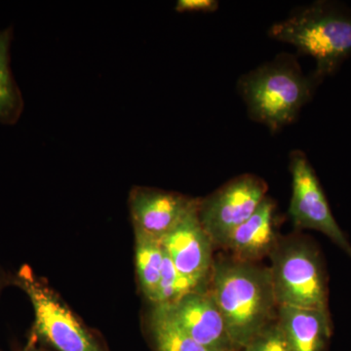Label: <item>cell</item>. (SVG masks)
Here are the masks:
<instances>
[{
    "label": "cell",
    "instance_id": "6da1fadb",
    "mask_svg": "<svg viewBox=\"0 0 351 351\" xmlns=\"http://www.w3.org/2000/svg\"><path fill=\"white\" fill-rule=\"evenodd\" d=\"M209 292L237 351L276 320L278 304L269 267L233 258L214 260Z\"/></svg>",
    "mask_w": 351,
    "mask_h": 351
},
{
    "label": "cell",
    "instance_id": "7a4b0ae2",
    "mask_svg": "<svg viewBox=\"0 0 351 351\" xmlns=\"http://www.w3.org/2000/svg\"><path fill=\"white\" fill-rule=\"evenodd\" d=\"M269 36L313 58V75L320 83L351 57V8L335 1L313 2L272 25Z\"/></svg>",
    "mask_w": 351,
    "mask_h": 351
},
{
    "label": "cell",
    "instance_id": "3957f363",
    "mask_svg": "<svg viewBox=\"0 0 351 351\" xmlns=\"http://www.w3.org/2000/svg\"><path fill=\"white\" fill-rule=\"evenodd\" d=\"M318 84L293 55L279 54L242 75L237 89L250 119L276 133L295 121Z\"/></svg>",
    "mask_w": 351,
    "mask_h": 351
},
{
    "label": "cell",
    "instance_id": "277c9868",
    "mask_svg": "<svg viewBox=\"0 0 351 351\" xmlns=\"http://www.w3.org/2000/svg\"><path fill=\"white\" fill-rule=\"evenodd\" d=\"M12 284L24 291L34 308L27 343H45L57 351H108L31 267L24 265L12 276Z\"/></svg>",
    "mask_w": 351,
    "mask_h": 351
},
{
    "label": "cell",
    "instance_id": "5b68a950",
    "mask_svg": "<svg viewBox=\"0 0 351 351\" xmlns=\"http://www.w3.org/2000/svg\"><path fill=\"white\" fill-rule=\"evenodd\" d=\"M270 258V274L278 306L329 311L326 276L315 247L302 240H292L278 243Z\"/></svg>",
    "mask_w": 351,
    "mask_h": 351
},
{
    "label": "cell",
    "instance_id": "8992f818",
    "mask_svg": "<svg viewBox=\"0 0 351 351\" xmlns=\"http://www.w3.org/2000/svg\"><path fill=\"white\" fill-rule=\"evenodd\" d=\"M267 182L255 175H241L218 191L198 199L197 213L214 246L221 247L237 226L250 218L267 197Z\"/></svg>",
    "mask_w": 351,
    "mask_h": 351
},
{
    "label": "cell",
    "instance_id": "52a82bcc",
    "mask_svg": "<svg viewBox=\"0 0 351 351\" xmlns=\"http://www.w3.org/2000/svg\"><path fill=\"white\" fill-rule=\"evenodd\" d=\"M292 197L289 215L295 226L326 235L351 258V244L331 211L319 180L304 152L290 154Z\"/></svg>",
    "mask_w": 351,
    "mask_h": 351
},
{
    "label": "cell",
    "instance_id": "ba28073f",
    "mask_svg": "<svg viewBox=\"0 0 351 351\" xmlns=\"http://www.w3.org/2000/svg\"><path fill=\"white\" fill-rule=\"evenodd\" d=\"M197 207L189 212L161 243L180 274L200 287L209 289L215 246L201 225Z\"/></svg>",
    "mask_w": 351,
    "mask_h": 351
},
{
    "label": "cell",
    "instance_id": "9c48e42d",
    "mask_svg": "<svg viewBox=\"0 0 351 351\" xmlns=\"http://www.w3.org/2000/svg\"><path fill=\"white\" fill-rule=\"evenodd\" d=\"M197 205L196 198L145 186H136L129 195L134 232H142L158 241H162Z\"/></svg>",
    "mask_w": 351,
    "mask_h": 351
},
{
    "label": "cell",
    "instance_id": "30bf717a",
    "mask_svg": "<svg viewBox=\"0 0 351 351\" xmlns=\"http://www.w3.org/2000/svg\"><path fill=\"white\" fill-rule=\"evenodd\" d=\"M163 306L176 325L200 345L219 351H237L209 290L189 293L172 306Z\"/></svg>",
    "mask_w": 351,
    "mask_h": 351
},
{
    "label": "cell",
    "instance_id": "8fae6325",
    "mask_svg": "<svg viewBox=\"0 0 351 351\" xmlns=\"http://www.w3.org/2000/svg\"><path fill=\"white\" fill-rule=\"evenodd\" d=\"M274 201L267 196L255 213L230 233L221 247L241 262L254 263L270 256L279 243L274 228Z\"/></svg>",
    "mask_w": 351,
    "mask_h": 351
},
{
    "label": "cell",
    "instance_id": "7c38bea8",
    "mask_svg": "<svg viewBox=\"0 0 351 351\" xmlns=\"http://www.w3.org/2000/svg\"><path fill=\"white\" fill-rule=\"evenodd\" d=\"M276 322L293 351H327L332 337L329 311L278 306Z\"/></svg>",
    "mask_w": 351,
    "mask_h": 351
},
{
    "label": "cell",
    "instance_id": "4fadbf2b",
    "mask_svg": "<svg viewBox=\"0 0 351 351\" xmlns=\"http://www.w3.org/2000/svg\"><path fill=\"white\" fill-rule=\"evenodd\" d=\"M12 40V27L0 29V123L4 125H15L25 108L22 92L11 69Z\"/></svg>",
    "mask_w": 351,
    "mask_h": 351
},
{
    "label": "cell",
    "instance_id": "5bb4252c",
    "mask_svg": "<svg viewBox=\"0 0 351 351\" xmlns=\"http://www.w3.org/2000/svg\"><path fill=\"white\" fill-rule=\"evenodd\" d=\"M136 270L138 285L145 297L156 304L158 283L160 280L164 260L161 241L152 239L142 232H135Z\"/></svg>",
    "mask_w": 351,
    "mask_h": 351
},
{
    "label": "cell",
    "instance_id": "9a60e30c",
    "mask_svg": "<svg viewBox=\"0 0 351 351\" xmlns=\"http://www.w3.org/2000/svg\"><path fill=\"white\" fill-rule=\"evenodd\" d=\"M149 332L154 351H219L200 345L184 334L163 306H154L149 321Z\"/></svg>",
    "mask_w": 351,
    "mask_h": 351
},
{
    "label": "cell",
    "instance_id": "2e32d148",
    "mask_svg": "<svg viewBox=\"0 0 351 351\" xmlns=\"http://www.w3.org/2000/svg\"><path fill=\"white\" fill-rule=\"evenodd\" d=\"M208 290L209 289L200 287L180 274L164 249L162 270L157 290L156 302L154 306H172L189 293Z\"/></svg>",
    "mask_w": 351,
    "mask_h": 351
},
{
    "label": "cell",
    "instance_id": "e0dca14e",
    "mask_svg": "<svg viewBox=\"0 0 351 351\" xmlns=\"http://www.w3.org/2000/svg\"><path fill=\"white\" fill-rule=\"evenodd\" d=\"M243 351H293L283 336L276 320L263 329L248 343Z\"/></svg>",
    "mask_w": 351,
    "mask_h": 351
},
{
    "label": "cell",
    "instance_id": "ac0fdd59",
    "mask_svg": "<svg viewBox=\"0 0 351 351\" xmlns=\"http://www.w3.org/2000/svg\"><path fill=\"white\" fill-rule=\"evenodd\" d=\"M218 8L216 0H179L175 7L179 13H213Z\"/></svg>",
    "mask_w": 351,
    "mask_h": 351
},
{
    "label": "cell",
    "instance_id": "d6986e66",
    "mask_svg": "<svg viewBox=\"0 0 351 351\" xmlns=\"http://www.w3.org/2000/svg\"><path fill=\"white\" fill-rule=\"evenodd\" d=\"M12 284V276H7L5 272L0 267V292L6 284ZM0 351H2L0 350Z\"/></svg>",
    "mask_w": 351,
    "mask_h": 351
},
{
    "label": "cell",
    "instance_id": "ffe728a7",
    "mask_svg": "<svg viewBox=\"0 0 351 351\" xmlns=\"http://www.w3.org/2000/svg\"><path fill=\"white\" fill-rule=\"evenodd\" d=\"M16 351H43L41 350H38L36 348V345H31V343H27V346H24L23 348H20V350Z\"/></svg>",
    "mask_w": 351,
    "mask_h": 351
}]
</instances>
